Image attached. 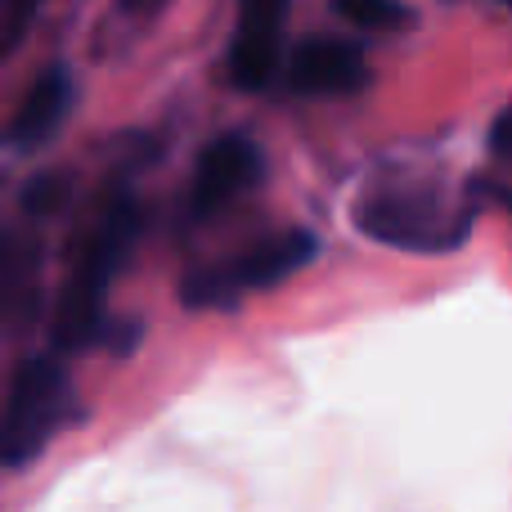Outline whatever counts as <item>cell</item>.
I'll return each instance as SVG.
<instances>
[{
    "label": "cell",
    "instance_id": "obj_1",
    "mask_svg": "<svg viewBox=\"0 0 512 512\" xmlns=\"http://www.w3.org/2000/svg\"><path fill=\"white\" fill-rule=\"evenodd\" d=\"M135 203L126 194H117L113 203L99 212V221L90 225L86 243L77 252V265H72L68 283L59 292V306H54L50 319V342L54 351H86L90 342H99V328H104V288L117 274V265L126 261L135 239Z\"/></svg>",
    "mask_w": 512,
    "mask_h": 512
},
{
    "label": "cell",
    "instance_id": "obj_2",
    "mask_svg": "<svg viewBox=\"0 0 512 512\" xmlns=\"http://www.w3.org/2000/svg\"><path fill=\"white\" fill-rule=\"evenodd\" d=\"M369 239L391 243V248H414V252H450L468 239L472 207L450 203L427 189H391V194H373L355 212Z\"/></svg>",
    "mask_w": 512,
    "mask_h": 512
},
{
    "label": "cell",
    "instance_id": "obj_3",
    "mask_svg": "<svg viewBox=\"0 0 512 512\" xmlns=\"http://www.w3.org/2000/svg\"><path fill=\"white\" fill-rule=\"evenodd\" d=\"M68 418V378L54 360L45 355H27L9 378L5 396V436H0V454L9 468H23L27 459L45 450L59 423Z\"/></svg>",
    "mask_w": 512,
    "mask_h": 512
},
{
    "label": "cell",
    "instance_id": "obj_4",
    "mask_svg": "<svg viewBox=\"0 0 512 512\" xmlns=\"http://www.w3.org/2000/svg\"><path fill=\"white\" fill-rule=\"evenodd\" d=\"M310 256H315V239H310L306 230L274 234V239L239 252L234 261L194 270L185 279V288H180V297H185L189 306H230V301H239L243 292L270 288V283L288 279V274L301 270Z\"/></svg>",
    "mask_w": 512,
    "mask_h": 512
},
{
    "label": "cell",
    "instance_id": "obj_5",
    "mask_svg": "<svg viewBox=\"0 0 512 512\" xmlns=\"http://www.w3.org/2000/svg\"><path fill=\"white\" fill-rule=\"evenodd\" d=\"M283 18L288 0H239V27L230 41V81L261 90L283 59Z\"/></svg>",
    "mask_w": 512,
    "mask_h": 512
},
{
    "label": "cell",
    "instance_id": "obj_6",
    "mask_svg": "<svg viewBox=\"0 0 512 512\" xmlns=\"http://www.w3.org/2000/svg\"><path fill=\"white\" fill-rule=\"evenodd\" d=\"M256 176H261V153H256V144H248L243 135H221L216 144H207L194 167V180H189V212H194L198 221H207V216H216L225 203H234L243 189H252Z\"/></svg>",
    "mask_w": 512,
    "mask_h": 512
},
{
    "label": "cell",
    "instance_id": "obj_7",
    "mask_svg": "<svg viewBox=\"0 0 512 512\" xmlns=\"http://www.w3.org/2000/svg\"><path fill=\"white\" fill-rule=\"evenodd\" d=\"M288 86L297 95H351L364 86V54L351 41H337V36H315V41H301L288 59Z\"/></svg>",
    "mask_w": 512,
    "mask_h": 512
},
{
    "label": "cell",
    "instance_id": "obj_8",
    "mask_svg": "<svg viewBox=\"0 0 512 512\" xmlns=\"http://www.w3.org/2000/svg\"><path fill=\"white\" fill-rule=\"evenodd\" d=\"M68 99H72V86H68V77H63L59 68H50L45 77H36L32 90H27V99L18 104L14 122H9V135H14V144L45 140V135H50L54 126L63 122V113H68Z\"/></svg>",
    "mask_w": 512,
    "mask_h": 512
},
{
    "label": "cell",
    "instance_id": "obj_9",
    "mask_svg": "<svg viewBox=\"0 0 512 512\" xmlns=\"http://www.w3.org/2000/svg\"><path fill=\"white\" fill-rule=\"evenodd\" d=\"M337 14L355 27H396L409 18L396 0H337Z\"/></svg>",
    "mask_w": 512,
    "mask_h": 512
},
{
    "label": "cell",
    "instance_id": "obj_10",
    "mask_svg": "<svg viewBox=\"0 0 512 512\" xmlns=\"http://www.w3.org/2000/svg\"><path fill=\"white\" fill-rule=\"evenodd\" d=\"M23 203H27V212H54V207L63 203V185L59 180H32L27 185V194H23Z\"/></svg>",
    "mask_w": 512,
    "mask_h": 512
},
{
    "label": "cell",
    "instance_id": "obj_11",
    "mask_svg": "<svg viewBox=\"0 0 512 512\" xmlns=\"http://www.w3.org/2000/svg\"><path fill=\"white\" fill-rule=\"evenodd\" d=\"M490 149H495L504 162H512V108H508V113L495 122V135H490Z\"/></svg>",
    "mask_w": 512,
    "mask_h": 512
},
{
    "label": "cell",
    "instance_id": "obj_12",
    "mask_svg": "<svg viewBox=\"0 0 512 512\" xmlns=\"http://www.w3.org/2000/svg\"><path fill=\"white\" fill-rule=\"evenodd\" d=\"M122 5H126V9H153L158 0H122Z\"/></svg>",
    "mask_w": 512,
    "mask_h": 512
},
{
    "label": "cell",
    "instance_id": "obj_13",
    "mask_svg": "<svg viewBox=\"0 0 512 512\" xmlns=\"http://www.w3.org/2000/svg\"><path fill=\"white\" fill-rule=\"evenodd\" d=\"M508 5H512V0H508Z\"/></svg>",
    "mask_w": 512,
    "mask_h": 512
}]
</instances>
